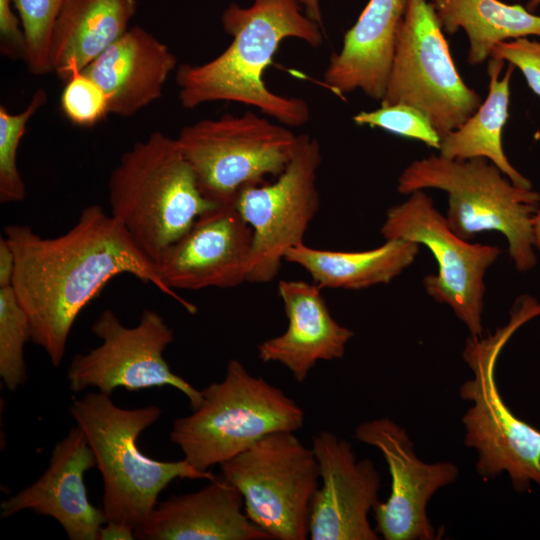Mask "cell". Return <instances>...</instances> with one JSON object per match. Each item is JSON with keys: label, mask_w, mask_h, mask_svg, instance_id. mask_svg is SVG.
<instances>
[{"label": "cell", "mask_w": 540, "mask_h": 540, "mask_svg": "<svg viewBox=\"0 0 540 540\" xmlns=\"http://www.w3.org/2000/svg\"><path fill=\"white\" fill-rule=\"evenodd\" d=\"M355 437L382 453L391 475L389 497L372 510L376 532L385 540L435 539L426 507L437 490L456 480V465L421 461L407 432L387 417L359 424Z\"/></svg>", "instance_id": "14"}, {"label": "cell", "mask_w": 540, "mask_h": 540, "mask_svg": "<svg viewBox=\"0 0 540 540\" xmlns=\"http://www.w3.org/2000/svg\"><path fill=\"white\" fill-rule=\"evenodd\" d=\"M277 289L287 329L261 342L258 357L264 363L281 364L302 383L317 362L341 359L354 333L333 318L315 283L281 280Z\"/></svg>", "instance_id": "18"}, {"label": "cell", "mask_w": 540, "mask_h": 540, "mask_svg": "<svg viewBox=\"0 0 540 540\" xmlns=\"http://www.w3.org/2000/svg\"><path fill=\"white\" fill-rule=\"evenodd\" d=\"M322 162L319 141L297 137L293 155L277 179L243 188L234 207L252 232L247 282L268 283L281 268L286 252L303 243L320 207L317 173Z\"/></svg>", "instance_id": "12"}, {"label": "cell", "mask_w": 540, "mask_h": 540, "mask_svg": "<svg viewBox=\"0 0 540 540\" xmlns=\"http://www.w3.org/2000/svg\"><path fill=\"white\" fill-rule=\"evenodd\" d=\"M111 215L157 267L164 253L204 212L201 193L176 138L160 131L124 152L108 180Z\"/></svg>", "instance_id": "4"}, {"label": "cell", "mask_w": 540, "mask_h": 540, "mask_svg": "<svg viewBox=\"0 0 540 540\" xmlns=\"http://www.w3.org/2000/svg\"><path fill=\"white\" fill-rule=\"evenodd\" d=\"M219 466L222 477L242 495L248 518L271 539L309 537L319 465L312 447L293 431L271 433Z\"/></svg>", "instance_id": "9"}, {"label": "cell", "mask_w": 540, "mask_h": 540, "mask_svg": "<svg viewBox=\"0 0 540 540\" xmlns=\"http://www.w3.org/2000/svg\"><path fill=\"white\" fill-rule=\"evenodd\" d=\"M137 0H67L49 40L51 72L64 82L83 70L128 29Z\"/></svg>", "instance_id": "22"}, {"label": "cell", "mask_w": 540, "mask_h": 540, "mask_svg": "<svg viewBox=\"0 0 540 540\" xmlns=\"http://www.w3.org/2000/svg\"><path fill=\"white\" fill-rule=\"evenodd\" d=\"M303 7L305 14L323 27V18L320 7V0H298Z\"/></svg>", "instance_id": "35"}, {"label": "cell", "mask_w": 540, "mask_h": 540, "mask_svg": "<svg viewBox=\"0 0 540 540\" xmlns=\"http://www.w3.org/2000/svg\"><path fill=\"white\" fill-rule=\"evenodd\" d=\"M15 270V257L13 250L5 238H0V288L12 286Z\"/></svg>", "instance_id": "33"}, {"label": "cell", "mask_w": 540, "mask_h": 540, "mask_svg": "<svg viewBox=\"0 0 540 540\" xmlns=\"http://www.w3.org/2000/svg\"><path fill=\"white\" fill-rule=\"evenodd\" d=\"M297 137L285 125L246 111L189 124L176 141L203 196L215 205H234L243 188L282 173Z\"/></svg>", "instance_id": "8"}, {"label": "cell", "mask_w": 540, "mask_h": 540, "mask_svg": "<svg viewBox=\"0 0 540 540\" xmlns=\"http://www.w3.org/2000/svg\"><path fill=\"white\" fill-rule=\"evenodd\" d=\"M503 65V60L489 59L488 96L464 124L442 138L439 155L457 160L486 158L513 184L532 189L531 181L513 167L503 150L502 133L508 118L510 80L515 68L509 63L505 75L498 80Z\"/></svg>", "instance_id": "24"}, {"label": "cell", "mask_w": 540, "mask_h": 540, "mask_svg": "<svg viewBox=\"0 0 540 540\" xmlns=\"http://www.w3.org/2000/svg\"><path fill=\"white\" fill-rule=\"evenodd\" d=\"M200 405L177 418L170 440L184 459L207 472L261 438L304 425L302 408L283 390L252 375L237 359L228 361L224 378L201 390Z\"/></svg>", "instance_id": "7"}, {"label": "cell", "mask_w": 540, "mask_h": 540, "mask_svg": "<svg viewBox=\"0 0 540 540\" xmlns=\"http://www.w3.org/2000/svg\"><path fill=\"white\" fill-rule=\"evenodd\" d=\"M29 318L12 286L0 288V377L11 392L24 384V346L31 340Z\"/></svg>", "instance_id": "26"}, {"label": "cell", "mask_w": 540, "mask_h": 540, "mask_svg": "<svg viewBox=\"0 0 540 540\" xmlns=\"http://www.w3.org/2000/svg\"><path fill=\"white\" fill-rule=\"evenodd\" d=\"M488 159H448L430 155L407 166L398 178L397 191L411 194L427 188L448 194L446 221L465 240L478 233L497 231L505 236L515 268L527 272L537 264L533 218L540 208V193L513 184Z\"/></svg>", "instance_id": "6"}, {"label": "cell", "mask_w": 540, "mask_h": 540, "mask_svg": "<svg viewBox=\"0 0 540 540\" xmlns=\"http://www.w3.org/2000/svg\"><path fill=\"white\" fill-rule=\"evenodd\" d=\"M387 210L380 233L385 240L402 239L426 246L438 269L424 277L426 293L448 305L468 328L470 336L482 337L484 276L501 253L498 246L471 243L456 235L446 218L423 191Z\"/></svg>", "instance_id": "11"}, {"label": "cell", "mask_w": 540, "mask_h": 540, "mask_svg": "<svg viewBox=\"0 0 540 540\" xmlns=\"http://www.w3.org/2000/svg\"><path fill=\"white\" fill-rule=\"evenodd\" d=\"M404 5L405 0H369L345 33L341 49L330 57L323 74L326 88L339 96L359 89L382 100Z\"/></svg>", "instance_id": "21"}, {"label": "cell", "mask_w": 540, "mask_h": 540, "mask_svg": "<svg viewBox=\"0 0 540 540\" xmlns=\"http://www.w3.org/2000/svg\"><path fill=\"white\" fill-rule=\"evenodd\" d=\"M444 32L463 29L469 40L468 62L478 65L495 45L531 35L540 36V16L522 5L499 0H429Z\"/></svg>", "instance_id": "25"}, {"label": "cell", "mask_w": 540, "mask_h": 540, "mask_svg": "<svg viewBox=\"0 0 540 540\" xmlns=\"http://www.w3.org/2000/svg\"><path fill=\"white\" fill-rule=\"evenodd\" d=\"M13 6L15 0H0V52L12 60L25 61V34Z\"/></svg>", "instance_id": "32"}, {"label": "cell", "mask_w": 540, "mask_h": 540, "mask_svg": "<svg viewBox=\"0 0 540 540\" xmlns=\"http://www.w3.org/2000/svg\"><path fill=\"white\" fill-rule=\"evenodd\" d=\"M69 412L83 431L101 473L106 521L123 523L135 532L157 505L159 494L175 479L217 478L184 458L159 461L140 451L139 435L161 416L157 405L122 408L110 395L98 392L73 399Z\"/></svg>", "instance_id": "3"}, {"label": "cell", "mask_w": 540, "mask_h": 540, "mask_svg": "<svg viewBox=\"0 0 540 540\" xmlns=\"http://www.w3.org/2000/svg\"><path fill=\"white\" fill-rule=\"evenodd\" d=\"M176 66L165 43L133 26L82 71L107 94L110 114L128 118L161 98Z\"/></svg>", "instance_id": "20"}, {"label": "cell", "mask_w": 540, "mask_h": 540, "mask_svg": "<svg viewBox=\"0 0 540 540\" xmlns=\"http://www.w3.org/2000/svg\"><path fill=\"white\" fill-rule=\"evenodd\" d=\"M540 316V301L524 294L510 310L508 322L487 337L466 340L462 352L473 378L460 387V396L471 402L462 422L464 443L477 451L476 469L485 480L507 472L513 488L530 491L540 487V430L515 416L505 404L496 383L498 357L512 335L525 323Z\"/></svg>", "instance_id": "5"}, {"label": "cell", "mask_w": 540, "mask_h": 540, "mask_svg": "<svg viewBox=\"0 0 540 540\" xmlns=\"http://www.w3.org/2000/svg\"><path fill=\"white\" fill-rule=\"evenodd\" d=\"M94 467L93 451L76 426L55 445L41 477L1 502V517L28 509L55 519L70 540H97L106 516L89 502L84 482L85 473Z\"/></svg>", "instance_id": "17"}, {"label": "cell", "mask_w": 540, "mask_h": 540, "mask_svg": "<svg viewBox=\"0 0 540 540\" xmlns=\"http://www.w3.org/2000/svg\"><path fill=\"white\" fill-rule=\"evenodd\" d=\"M44 88L37 89L28 105L11 113L0 105V202H20L26 197V186L17 167V152L29 120L47 102Z\"/></svg>", "instance_id": "27"}, {"label": "cell", "mask_w": 540, "mask_h": 540, "mask_svg": "<svg viewBox=\"0 0 540 540\" xmlns=\"http://www.w3.org/2000/svg\"><path fill=\"white\" fill-rule=\"evenodd\" d=\"M540 6V0H529L527 3V10L530 12L535 11Z\"/></svg>", "instance_id": "37"}, {"label": "cell", "mask_w": 540, "mask_h": 540, "mask_svg": "<svg viewBox=\"0 0 540 540\" xmlns=\"http://www.w3.org/2000/svg\"><path fill=\"white\" fill-rule=\"evenodd\" d=\"M320 486L311 503L312 540H377L368 514L379 502L381 478L369 459L357 460L352 445L331 431L312 438Z\"/></svg>", "instance_id": "15"}, {"label": "cell", "mask_w": 540, "mask_h": 540, "mask_svg": "<svg viewBox=\"0 0 540 540\" xmlns=\"http://www.w3.org/2000/svg\"><path fill=\"white\" fill-rule=\"evenodd\" d=\"M15 257L12 287L31 325V341L53 366L61 365L73 324L106 283L127 273L173 297L189 312L195 307L169 289L157 267L125 228L100 205L85 207L76 224L57 237L30 226L4 229Z\"/></svg>", "instance_id": "1"}, {"label": "cell", "mask_w": 540, "mask_h": 540, "mask_svg": "<svg viewBox=\"0 0 540 540\" xmlns=\"http://www.w3.org/2000/svg\"><path fill=\"white\" fill-rule=\"evenodd\" d=\"M353 121L359 126L378 127L396 135L416 139L438 150L441 146V138L428 117L406 104L381 105L373 111H362L353 116Z\"/></svg>", "instance_id": "29"}, {"label": "cell", "mask_w": 540, "mask_h": 540, "mask_svg": "<svg viewBox=\"0 0 540 540\" xmlns=\"http://www.w3.org/2000/svg\"><path fill=\"white\" fill-rule=\"evenodd\" d=\"M240 492L223 477L202 489L174 495L157 503L144 525L135 531L140 540H268L242 510Z\"/></svg>", "instance_id": "19"}, {"label": "cell", "mask_w": 540, "mask_h": 540, "mask_svg": "<svg viewBox=\"0 0 540 540\" xmlns=\"http://www.w3.org/2000/svg\"><path fill=\"white\" fill-rule=\"evenodd\" d=\"M60 106L68 120L81 127H92L110 114L105 91L77 69L71 72L65 82Z\"/></svg>", "instance_id": "30"}, {"label": "cell", "mask_w": 540, "mask_h": 540, "mask_svg": "<svg viewBox=\"0 0 540 540\" xmlns=\"http://www.w3.org/2000/svg\"><path fill=\"white\" fill-rule=\"evenodd\" d=\"M534 247L540 250V208L533 218Z\"/></svg>", "instance_id": "36"}, {"label": "cell", "mask_w": 540, "mask_h": 540, "mask_svg": "<svg viewBox=\"0 0 540 540\" xmlns=\"http://www.w3.org/2000/svg\"><path fill=\"white\" fill-rule=\"evenodd\" d=\"M67 0H15L26 39L25 63L35 76L51 72L49 40L54 21Z\"/></svg>", "instance_id": "28"}, {"label": "cell", "mask_w": 540, "mask_h": 540, "mask_svg": "<svg viewBox=\"0 0 540 540\" xmlns=\"http://www.w3.org/2000/svg\"><path fill=\"white\" fill-rule=\"evenodd\" d=\"M380 102L420 110L441 140L464 124L483 102L460 77L434 9L426 0H405Z\"/></svg>", "instance_id": "10"}, {"label": "cell", "mask_w": 540, "mask_h": 540, "mask_svg": "<svg viewBox=\"0 0 540 540\" xmlns=\"http://www.w3.org/2000/svg\"><path fill=\"white\" fill-rule=\"evenodd\" d=\"M418 253L419 244L402 239L364 251L323 250L303 242L290 248L284 261L302 267L320 288L360 290L391 282Z\"/></svg>", "instance_id": "23"}, {"label": "cell", "mask_w": 540, "mask_h": 540, "mask_svg": "<svg viewBox=\"0 0 540 540\" xmlns=\"http://www.w3.org/2000/svg\"><path fill=\"white\" fill-rule=\"evenodd\" d=\"M490 58L508 61L519 68L528 86L540 97V41L522 37L500 42L494 46Z\"/></svg>", "instance_id": "31"}, {"label": "cell", "mask_w": 540, "mask_h": 540, "mask_svg": "<svg viewBox=\"0 0 540 540\" xmlns=\"http://www.w3.org/2000/svg\"><path fill=\"white\" fill-rule=\"evenodd\" d=\"M91 330L102 342L72 358L67 369L72 392L95 387L111 396L120 387L137 392L170 386L188 398L192 410L200 405L201 390L175 374L163 356L174 341V332L159 313L145 309L137 325L127 327L111 309H105Z\"/></svg>", "instance_id": "13"}, {"label": "cell", "mask_w": 540, "mask_h": 540, "mask_svg": "<svg viewBox=\"0 0 540 540\" xmlns=\"http://www.w3.org/2000/svg\"><path fill=\"white\" fill-rule=\"evenodd\" d=\"M134 529L114 521H106L99 529L97 540H133Z\"/></svg>", "instance_id": "34"}, {"label": "cell", "mask_w": 540, "mask_h": 540, "mask_svg": "<svg viewBox=\"0 0 540 540\" xmlns=\"http://www.w3.org/2000/svg\"><path fill=\"white\" fill-rule=\"evenodd\" d=\"M252 232L234 205L200 215L157 264L171 290L233 288L247 282Z\"/></svg>", "instance_id": "16"}, {"label": "cell", "mask_w": 540, "mask_h": 540, "mask_svg": "<svg viewBox=\"0 0 540 540\" xmlns=\"http://www.w3.org/2000/svg\"><path fill=\"white\" fill-rule=\"evenodd\" d=\"M221 24L232 38L229 46L206 63L177 68L182 107L237 102L285 126L306 124L311 115L308 103L272 92L263 76L283 40L296 38L317 48L324 40L323 27L301 11L298 0H253L248 7L231 3L221 15Z\"/></svg>", "instance_id": "2"}]
</instances>
